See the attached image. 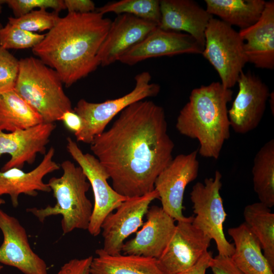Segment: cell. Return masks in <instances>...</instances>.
<instances>
[{
    "instance_id": "cell-37",
    "label": "cell",
    "mask_w": 274,
    "mask_h": 274,
    "mask_svg": "<svg viewBox=\"0 0 274 274\" xmlns=\"http://www.w3.org/2000/svg\"><path fill=\"white\" fill-rule=\"evenodd\" d=\"M212 258V253L207 251L194 266L179 274H206Z\"/></svg>"
},
{
    "instance_id": "cell-13",
    "label": "cell",
    "mask_w": 274,
    "mask_h": 274,
    "mask_svg": "<svg viewBox=\"0 0 274 274\" xmlns=\"http://www.w3.org/2000/svg\"><path fill=\"white\" fill-rule=\"evenodd\" d=\"M236 83L238 92L228 110V115L232 129L237 133L245 134L259 125L270 92L267 85L250 71H243Z\"/></svg>"
},
{
    "instance_id": "cell-14",
    "label": "cell",
    "mask_w": 274,
    "mask_h": 274,
    "mask_svg": "<svg viewBox=\"0 0 274 274\" xmlns=\"http://www.w3.org/2000/svg\"><path fill=\"white\" fill-rule=\"evenodd\" d=\"M0 264L16 268L24 274H48L45 261L29 244L26 231L19 220L0 209Z\"/></svg>"
},
{
    "instance_id": "cell-30",
    "label": "cell",
    "mask_w": 274,
    "mask_h": 274,
    "mask_svg": "<svg viewBox=\"0 0 274 274\" xmlns=\"http://www.w3.org/2000/svg\"><path fill=\"white\" fill-rule=\"evenodd\" d=\"M45 36L23 30L8 22L0 29V45L7 50L32 49Z\"/></svg>"
},
{
    "instance_id": "cell-6",
    "label": "cell",
    "mask_w": 274,
    "mask_h": 274,
    "mask_svg": "<svg viewBox=\"0 0 274 274\" xmlns=\"http://www.w3.org/2000/svg\"><path fill=\"white\" fill-rule=\"evenodd\" d=\"M204 39L201 55L217 71L222 86L231 89L248 63L243 39L232 26L214 17L207 27Z\"/></svg>"
},
{
    "instance_id": "cell-41",
    "label": "cell",
    "mask_w": 274,
    "mask_h": 274,
    "mask_svg": "<svg viewBox=\"0 0 274 274\" xmlns=\"http://www.w3.org/2000/svg\"><path fill=\"white\" fill-rule=\"evenodd\" d=\"M6 1L0 0V4L5 3Z\"/></svg>"
},
{
    "instance_id": "cell-3",
    "label": "cell",
    "mask_w": 274,
    "mask_h": 274,
    "mask_svg": "<svg viewBox=\"0 0 274 274\" xmlns=\"http://www.w3.org/2000/svg\"><path fill=\"white\" fill-rule=\"evenodd\" d=\"M233 91L219 82L193 89L188 101L180 111L176 127L181 134L196 139L198 153L217 159L225 142L230 137L227 104Z\"/></svg>"
},
{
    "instance_id": "cell-32",
    "label": "cell",
    "mask_w": 274,
    "mask_h": 274,
    "mask_svg": "<svg viewBox=\"0 0 274 274\" xmlns=\"http://www.w3.org/2000/svg\"><path fill=\"white\" fill-rule=\"evenodd\" d=\"M5 3L12 10L15 17L23 16L37 8L45 10L51 8L59 12L65 9L62 0H6Z\"/></svg>"
},
{
    "instance_id": "cell-17",
    "label": "cell",
    "mask_w": 274,
    "mask_h": 274,
    "mask_svg": "<svg viewBox=\"0 0 274 274\" xmlns=\"http://www.w3.org/2000/svg\"><path fill=\"white\" fill-rule=\"evenodd\" d=\"M146 221L135 236L124 243L123 254L143 256L158 259L170 240L176 225L175 219L161 207H149Z\"/></svg>"
},
{
    "instance_id": "cell-10",
    "label": "cell",
    "mask_w": 274,
    "mask_h": 274,
    "mask_svg": "<svg viewBox=\"0 0 274 274\" xmlns=\"http://www.w3.org/2000/svg\"><path fill=\"white\" fill-rule=\"evenodd\" d=\"M197 154L196 150L176 156L155 181L154 189L159 194L161 208L177 222L187 218L183 214L184 194L188 184L198 175Z\"/></svg>"
},
{
    "instance_id": "cell-28",
    "label": "cell",
    "mask_w": 274,
    "mask_h": 274,
    "mask_svg": "<svg viewBox=\"0 0 274 274\" xmlns=\"http://www.w3.org/2000/svg\"><path fill=\"white\" fill-rule=\"evenodd\" d=\"M96 12L104 15L114 13L117 15H133L159 26L161 19L160 1L121 0L112 2L97 8Z\"/></svg>"
},
{
    "instance_id": "cell-12",
    "label": "cell",
    "mask_w": 274,
    "mask_h": 274,
    "mask_svg": "<svg viewBox=\"0 0 274 274\" xmlns=\"http://www.w3.org/2000/svg\"><path fill=\"white\" fill-rule=\"evenodd\" d=\"M156 199H159V194L154 189L141 196L128 198L109 214L101 226L103 251L111 255L121 254L125 240L142 227L150 203Z\"/></svg>"
},
{
    "instance_id": "cell-18",
    "label": "cell",
    "mask_w": 274,
    "mask_h": 274,
    "mask_svg": "<svg viewBox=\"0 0 274 274\" xmlns=\"http://www.w3.org/2000/svg\"><path fill=\"white\" fill-rule=\"evenodd\" d=\"M158 26L132 15H117L112 21L98 50L97 58L100 65L106 66L119 61L124 53Z\"/></svg>"
},
{
    "instance_id": "cell-24",
    "label": "cell",
    "mask_w": 274,
    "mask_h": 274,
    "mask_svg": "<svg viewBox=\"0 0 274 274\" xmlns=\"http://www.w3.org/2000/svg\"><path fill=\"white\" fill-rule=\"evenodd\" d=\"M206 10L220 20L240 29L247 28L260 18L265 7L264 0H206Z\"/></svg>"
},
{
    "instance_id": "cell-29",
    "label": "cell",
    "mask_w": 274,
    "mask_h": 274,
    "mask_svg": "<svg viewBox=\"0 0 274 274\" xmlns=\"http://www.w3.org/2000/svg\"><path fill=\"white\" fill-rule=\"evenodd\" d=\"M60 17L59 12H47L45 9L33 10L19 17L8 18V22L23 30L33 32L51 30Z\"/></svg>"
},
{
    "instance_id": "cell-15",
    "label": "cell",
    "mask_w": 274,
    "mask_h": 274,
    "mask_svg": "<svg viewBox=\"0 0 274 274\" xmlns=\"http://www.w3.org/2000/svg\"><path fill=\"white\" fill-rule=\"evenodd\" d=\"M204 47L190 35L157 27L119 59L129 65L153 57L182 54H201Z\"/></svg>"
},
{
    "instance_id": "cell-16",
    "label": "cell",
    "mask_w": 274,
    "mask_h": 274,
    "mask_svg": "<svg viewBox=\"0 0 274 274\" xmlns=\"http://www.w3.org/2000/svg\"><path fill=\"white\" fill-rule=\"evenodd\" d=\"M55 128L54 123H43L7 133L0 130V156L4 154L11 156L1 170L13 167L22 169L25 163H33L38 153L45 155L46 146Z\"/></svg>"
},
{
    "instance_id": "cell-23",
    "label": "cell",
    "mask_w": 274,
    "mask_h": 274,
    "mask_svg": "<svg viewBox=\"0 0 274 274\" xmlns=\"http://www.w3.org/2000/svg\"><path fill=\"white\" fill-rule=\"evenodd\" d=\"M90 274H164L157 259L126 254L111 255L100 248L95 251Z\"/></svg>"
},
{
    "instance_id": "cell-9",
    "label": "cell",
    "mask_w": 274,
    "mask_h": 274,
    "mask_svg": "<svg viewBox=\"0 0 274 274\" xmlns=\"http://www.w3.org/2000/svg\"><path fill=\"white\" fill-rule=\"evenodd\" d=\"M66 141L68 152L82 168L92 189L94 204L87 230L91 235L96 236L101 232L105 218L128 198L118 193L109 184V176L94 155L83 153L70 137Z\"/></svg>"
},
{
    "instance_id": "cell-1",
    "label": "cell",
    "mask_w": 274,
    "mask_h": 274,
    "mask_svg": "<svg viewBox=\"0 0 274 274\" xmlns=\"http://www.w3.org/2000/svg\"><path fill=\"white\" fill-rule=\"evenodd\" d=\"M90 145L112 188L127 198L154 190L157 177L173 158L175 147L163 108L145 99L123 110L110 128Z\"/></svg>"
},
{
    "instance_id": "cell-26",
    "label": "cell",
    "mask_w": 274,
    "mask_h": 274,
    "mask_svg": "<svg viewBox=\"0 0 274 274\" xmlns=\"http://www.w3.org/2000/svg\"><path fill=\"white\" fill-rule=\"evenodd\" d=\"M245 223L258 240L263 253L274 270V214L260 202L245 207Z\"/></svg>"
},
{
    "instance_id": "cell-11",
    "label": "cell",
    "mask_w": 274,
    "mask_h": 274,
    "mask_svg": "<svg viewBox=\"0 0 274 274\" xmlns=\"http://www.w3.org/2000/svg\"><path fill=\"white\" fill-rule=\"evenodd\" d=\"M193 216L178 221L158 264L164 274H179L194 266L208 251L211 239L193 224Z\"/></svg>"
},
{
    "instance_id": "cell-34",
    "label": "cell",
    "mask_w": 274,
    "mask_h": 274,
    "mask_svg": "<svg viewBox=\"0 0 274 274\" xmlns=\"http://www.w3.org/2000/svg\"><path fill=\"white\" fill-rule=\"evenodd\" d=\"M93 256L82 259L75 258L64 263L57 274H90Z\"/></svg>"
},
{
    "instance_id": "cell-31",
    "label": "cell",
    "mask_w": 274,
    "mask_h": 274,
    "mask_svg": "<svg viewBox=\"0 0 274 274\" xmlns=\"http://www.w3.org/2000/svg\"><path fill=\"white\" fill-rule=\"evenodd\" d=\"M19 68V60L0 45V93L14 89Z\"/></svg>"
},
{
    "instance_id": "cell-33",
    "label": "cell",
    "mask_w": 274,
    "mask_h": 274,
    "mask_svg": "<svg viewBox=\"0 0 274 274\" xmlns=\"http://www.w3.org/2000/svg\"><path fill=\"white\" fill-rule=\"evenodd\" d=\"M209 267L213 274H244L230 256L218 254L212 258Z\"/></svg>"
},
{
    "instance_id": "cell-8",
    "label": "cell",
    "mask_w": 274,
    "mask_h": 274,
    "mask_svg": "<svg viewBox=\"0 0 274 274\" xmlns=\"http://www.w3.org/2000/svg\"><path fill=\"white\" fill-rule=\"evenodd\" d=\"M221 179V173L216 170L213 178H206L203 183L198 182L193 185L190 193L195 214L192 224L214 240L218 254L231 256L234 247L227 241L223 230L227 214L220 192Z\"/></svg>"
},
{
    "instance_id": "cell-2",
    "label": "cell",
    "mask_w": 274,
    "mask_h": 274,
    "mask_svg": "<svg viewBox=\"0 0 274 274\" xmlns=\"http://www.w3.org/2000/svg\"><path fill=\"white\" fill-rule=\"evenodd\" d=\"M111 22L96 11L68 13L32 49V52L54 70L68 87L100 65L97 53Z\"/></svg>"
},
{
    "instance_id": "cell-39",
    "label": "cell",
    "mask_w": 274,
    "mask_h": 274,
    "mask_svg": "<svg viewBox=\"0 0 274 274\" xmlns=\"http://www.w3.org/2000/svg\"><path fill=\"white\" fill-rule=\"evenodd\" d=\"M5 203V201L2 198H0V206Z\"/></svg>"
},
{
    "instance_id": "cell-35",
    "label": "cell",
    "mask_w": 274,
    "mask_h": 274,
    "mask_svg": "<svg viewBox=\"0 0 274 274\" xmlns=\"http://www.w3.org/2000/svg\"><path fill=\"white\" fill-rule=\"evenodd\" d=\"M64 2L68 13L86 14L95 11V4L90 0H65Z\"/></svg>"
},
{
    "instance_id": "cell-38",
    "label": "cell",
    "mask_w": 274,
    "mask_h": 274,
    "mask_svg": "<svg viewBox=\"0 0 274 274\" xmlns=\"http://www.w3.org/2000/svg\"><path fill=\"white\" fill-rule=\"evenodd\" d=\"M268 99L269 100V103H270V109L271 111V113L272 114V116H273L274 113V106H273V92L270 93L269 96L268 98Z\"/></svg>"
},
{
    "instance_id": "cell-40",
    "label": "cell",
    "mask_w": 274,
    "mask_h": 274,
    "mask_svg": "<svg viewBox=\"0 0 274 274\" xmlns=\"http://www.w3.org/2000/svg\"><path fill=\"white\" fill-rule=\"evenodd\" d=\"M2 4H0V14L1 13H2ZM2 24L0 23V29L2 27Z\"/></svg>"
},
{
    "instance_id": "cell-22",
    "label": "cell",
    "mask_w": 274,
    "mask_h": 274,
    "mask_svg": "<svg viewBox=\"0 0 274 274\" xmlns=\"http://www.w3.org/2000/svg\"><path fill=\"white\" fill-rule=\"evenodd\" d=\"M228 233L234 242L230 257L244 274H274L258 240L245 222L230 228Z\"/></svg>"
},
{
    "instance_id": "cell-4",
    "label": "cell",
    "mask_w": 274,
    "mask_h": 274,
    "mask_svg": "<svg viewBox=\"0 0 274 274\" xmlns=\"http://www.w3.org/2000/svg\"><path fill=\"white\" fill-rule=\"evenodd\" d=\"M60 165L62 175L50 178L47 183L56 199L55 204L41 209L28 208L26 212L42 223L49 217L61 215L63 234L75 229L87 230L93 207L86 195L90 185L79 166L68 160Z\"/></svg>"
},
{
    "instance_id": "cell-36",
    "label": "cell",
    "mask_w": 274,
    "mask_h": 274,
    "mask_svg": "<svg viewBox=\"0 0 274 274\" xmlns=\"http://www.w3.org/2000/svg\"><path fill=\"white\" fill-rule=\"evenodd\" d=\"M59 121L64 123L65 127L76 135L82 128V121L81 117L73 110L65 112L61 116Z\"/></svg>"
},
{
    "instance_id": "cell-7",
    "label": "cell",
    "mask_w": 274,
    "mask_h": 274,
    "mask_svg": "<svg viewBox=\"0 0 274 274\" xmlns=\"http://www.w3.org/2000/svg\"><path fill=\"white\" fill-rule=\"evenodd\" d=\"M149 72L144 71L135 76V86L127 94L117 98L94 103L80 99L73 110L81 117L82 128L75 135L77 142L90 144L102 133L112 119L127 106L135 102L156 96L159 93V84L151 83Z\"/></svg>"
},
{
    "instance_id": "cell-42",
    "label": "cell",
    "mask_w": 274,
    "mask_h": 274,
    "mask_svg": "<svg viewBox=\"0 0 274 274\" xmlns=\"http://www.w3.org/2000/svg\"><path fill=\"white\" fill-rule=\"evenodd\" d=\"M2 268H3V266L1 265V264H0V271L2 270Z\"/></svg>"
},
{
    "instance_id": "cell-19",
    "label": "cell",
    "mask_w": 274,
    "mask_h": 274,
    "mask_svg": "<svg viewBox=\"0 0 274 274\" xmlns=\"http://www.w3.org/2000/svg\"><path fill=\"white\" fill-rule=\"evenodd\" d=\"M55 149L51 147L44 155L38 165L32 170L25 172L21 169L13 167L5 171L0 170V196H10L14 208L19 205V197L24 194L36 196L38 191H51L44 178L49 174L60 168V164L53 160Z\"/></svg>"
},
{
    "instance_id": "cell-21",
    "label": "cell",
    "mask_w": 274,
    "mask_h": 274,
    "mask_svg": "<svg viewBox=\"0 0 274 274\" xmlns=\"http://www.w3.org/2000/svg\"><path fill=\"white\" fill-rule=\"evenodd\" d=\"M244 42L248 62L256 67L274 68V1L266 2L259 20L238 31Z\"/></svg>"
},
{
    "instance_id": "cell-25",
    "label": "cell",
    "mask_w": 274,
    "mask_h": 274,
    "mask_svg": "<svg viewBox=\"0 0 274 274\" xmlns=\"http://www.w3.org/2000/svg\"><path fill=\"white\" fill-rule=\"evenodd\" d=\"M43 123L40 114L14 89L0 93V130L13 132Z\"/></svg>"
},
{
    "instance_id": "cell-27",
    "label": "cell",
    "mask_w": 274,
    "mask_h": 274,
    "mask_svg": "<svg viewBox=\"0 0 274 274\" xmlns=\"http://www.w3.org/2000/svg\"><path fill=\"white\" fill-rule=\"evenodd\" d=\"M254 190L259 202L274 206V140L265 143L256 153L252 169Z\"/></svg>"
},
{
    "instance_id": "cell-5",
    "label": "cell",
    "mask_w": 274,
    "mask_h": 274,
    "mask_svg": "<svg viewBox=\"0 0 274 274\" xmlns=\"http://www.w3.org/2000/svg\"><path fill=\"white\" fill-rule=\"evenodd\" d=\"M62 84L58 73L40 59L19 60L14 90L40 114L44 123L59 121L65 112L73 110Z\"/></svg>"
},
{
    "instance_id": "cell-20",
    "label": "cell",
    "mask_w": 274,
    "mask_h": 274,
    "mask_svg": "<svg viewBox=\"0 0 274 274\" xmlns=\"http://www.w3.org/2000/svg\"><path fill=\"white\" fill-rule=\"evenodd\" d=\"M160 28L177 32H185L203 47L204 33L213 17L206 9L192 0L160 1Z\"/></svg>"
}]
</instances>
